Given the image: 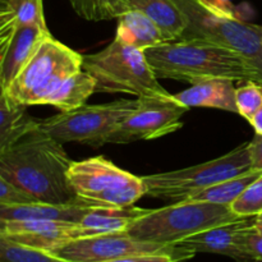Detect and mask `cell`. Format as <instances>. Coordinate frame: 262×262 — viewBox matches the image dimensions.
<instances>
[{
    "instance_id": "obj_25",
    "label": "cell",
    "mask_w": 262,
    "mask_h": 262,
    "mask_svg": "<svg viewBox=\"0 0 262 262\" xmlns=\"http://www.w3.org/2000/svg\"><path fill=\"white\" fill-rule=\"evenodd\" d=\"M235 105L238 114L251 122L253 115L262 106V86L257 82L247 81L235 89Z\"/></svg>"
},
{
    "instance_id": "obj_31",
    "label": "cell",
    "mask_w": 262,
    "mask_h": 262,
    "mask_svg": "<svg viewBox=\"0 0 262 262\" xmlns=\"http://www.w3.org/2000/svg\"><path fill=\"white\" fill-rule=\"evenodd\" d=\"M251 125L255 129V133H258V135H262V106L257 110L253 118L251 119Z\"/></svg>"
},
{
    "instance_id": "obj_28",
    "label": "cell",
    "mask_w": 262,
    "mask_h": 262,
    "mask_svg": "<svg viewBox=\"0 0 262 262\" xmlns=\"http://www.w3.org/2000/svg\"><path fill=\"white\" fill-rule=\"evenodd\" d=\"M248 151L253 170H262V135L255 133L252 141L248 142Z\"/></svg>"
},
{
    "instance_id": "obj_24",
    "label": "cell",
    "mask_w": 262,
    "mask_h": 262,
    "mask_svg": "<svg viewBox=\"0 0 262 262\" xmlns=\"http://www.w3.org/2000/svg\"><path fill=\"white\" fill-rule=\"evenodd\" d=\"M0 262H69L45 251L17 245L0 237Z\"/></svg>"
},
{
    "instance_id": "obj_4",
    "label": "cell",
    "mask_w": 262,
    "mask_h": 262,
    "mask_svg": "<svg viewBox=\"0 0 262 262\" xmlns=\"http://www.w3.org/2000/svg\"><path fill=\"white\" fill-rule=\"evenodd\" d=\"M82 69L96 81V92H122L137 97L171 95L159 83L145 51L118 37L99 53L83 55Z\"/></svg>"
},
{
    "instance_id": "obj_22",
    "label": "cell",
    "mask_w": 262,
    "mask_h": 262,
    "mask_svg": "<svg viewBox=\"0 0 262 262\" xmlns=\"http://www.w3.org/2000/svg\"><path fill=\"white\" fill-rule=\"evenodd\" d=\"M262 174V170H251L241 174V176L233 177V178L223 181L220 183L205 188L197 193L192 194L184 201L193 202H211L217 205H227L230 206L252 182H255ZM183 202V201H182Z\"/></svg>"
},
{
    "instance_id": "obj_16",
    "label": "cell",
    "mask_w": 262,
    "mask_h": 262,
    "mask_svg": "<svg viewBox=\"0 0 262 262\" xmlns=\"http://www.w3.org/2000/svg\"><path fill=\"white\" fill-rule=\"evenodd\" d=\"M138 10L158 25L165 41L181 40L187 22L174 0H124V13Z\"/></svg>"
},
{
    "instance_id": "obj_14",
    "label": "cell",
    "mask_w": 262,
    "mask_h": 262,
    "mask_svg": "<svg viewBox=\"0 0 262 262\" xmlns=\"http://www.w3.org/2000/svg\"><path fill=\"white\" fill-rule=\"evenodd\" d=\"M105 206L110 205L89 201L81 197L66 204H33L25 206L0 205V220H51L79 224L90 212Z\"/></svg>"
},
{
    "instance_id": "obj_20",
    "label": "cell",
    "mask_w": 262,
    "mask_h": 262,
    "mask_svg": "<svg viewBox=\"0 0 262 262\" xmlns=\"http://www.w3.org/2000/svg\"><path fill=\"white\" fill-rule=\"evenodd\" d=\"M146 212H148L147 209L136 207L135 205L127 207H99L86 215L79 224L92 229L97 235L125 232L133 222L143 216Z\"/></svg>"
},
{
    "instance_id": "obj_9",
    "label": "cell",
    "mask_w": 262,
    "mask_h": 262,
    "mask_svg": "<svg viewBox=\"0 0 262 262\" xmlns=\"http://www.w3.org/2000/svg\"><path fill=\"white\" fill-rule=\"evenodd\" d=\"M138 100L120 99L100 105H83L78 109L60 112L45 120L40 128L61 143L78 142L100 147L106 137L137 107Z\"/></svg>"
},
{
    "instance_id": "obj_10",
    "label": "cell",
    "mask_w": 262,
    "mask_h": 262,
    "mask_svg": "<svg viewBox=\"0 0 262 262\" xmlns=\"http://www.w3.org/2000/svg\"><path fill=\"white\" fill-rule=\"evenodd\" d=\"M51 255L69 262H107L133 255H168L177 262L196 253L177 245H160L133 238L127 232H114L72 241L51 251Z\"/></svg>"
},
{
    "instance_id": "obj_11",
    "label": "cell",
    "mask_w": 262,
    "mask_h": 262,
    "mask_svg": "<svg viewBox=\"0 0 262 262\" xmlns=\"http://www.w3.org/2000/svg\"><path fill=\"white\" fill-rule=\"evenodd\" d=\"M138 105L106 137V143H130L155 140L183 127L182 117L189 110L169 96L137 97Z\"/></svg>"
},
{
    "instance_id": "obj_17",
    "label": "cell",
    "mask_w": 262,
    "mask_h": 262,
    "mask_svg": "<svg viewBox=\"0 0 262 262\" xmlns=\"http://www.w3.org/2000/svg\"><path fill=\"white\" fill-rule=\"evenodd\" d=\"M28 25L46 26L42 0H0V48Z\"/></svg>"
},
{
    "instance_id": "obj_21",
    "label": "cell",
    "mask_w": 262,
    "mask_h": 262,
    "mask_svg": "<svg viewBox=\"0 0 262 262\" xmlns=\"http://www.w3.org/2000/svg\"><path fill=\"white\" fill-rule=\"evenodd\" d=\"M26 107L0 92V150L12 145L38 124L40 120L30 117Z\"/></svg>"
},
{
    "instance_id": "obj_15",
    "label": "cell",
    "mask_w": 262,
    "mask_h": 262,
    "mask_svg": "<svg viewBox=\"0 0 262 262\" xmlns=\"http://www.w3.org/2000/svg\"><path fill=\"white\" fill-rule=\"evenodd\" d=\"M234 82L230 79H206L192 84L189 89L173 95L187 107H212L229 113H238L235 105Z\"/></svg>"
},
{
    "instance_id": "obj_8",
    "label": "cell",
    "mask_w": 262,
    "mask_h": 262,
    "mask_svg": "<svg viewBox=\"0 0 262 262\" xmlns=\"http://www.w3.org/2000/svg\"><path fill=\"white\" fill-rule=\"evenodd\" d=\"M68 179L81 199L115 207L132 206L146 194L142 177L123 170L104 156L73 161Z\"/></svg>"
},
{
    "instance_id": "obj_6",
    "label": "cell",
    "mask_w": 262,
    "mask_h": 262,
    "mask_svg": "<svg viewBox=\"0 0 262 262\" xmlns=\"http://www.w3.org/2000/svg\"><path fill=\"white\" fill-rule=\"evenodd\" d=\"M82 66L83 55L50 36L3 94L26 106L43 105L46 97L71 74L81 71Z\"/></svg>"
},
{
    "instance_id": "obj_19",
    "label": "cell",
    "mask_w": 262,
    "mask_h": 262,
    "mask_svg": "<svg viewBox=\"0 0 262 262\" xmlns=\"http://www.w3.org/2000/svg\"><path fill=\"white\" fill-rule=\"evenodd\" d=\"M96 92V81L89 72L81 71L64 79L56 90L46 97L43 105H51L60 112L78 109L86 105L92 94Z\"/></svg>"
},
{
    "instance_id": "obj_1",
    "label": "cell",
    "mask_w": 262,
    "mask_h": 262,
    "mask_svg": "<svg viewBox=\"0 0 262 262\" xmlns=\"http://www.w3.org/2000/svg\"><path fill=\"white\" fill-rule=\"evenodd\" d=\"M73 161L63 143L40 128V122L0 150V177L32 194L40 204H66L77 199L68 179Z\"/></svg>"
},
{
    "instance_id": "obj_2",
    "label": "cell",
    "mask_w": 262,
    "mask_h": 262,
    "mask_svg": "<svg viewBox=\"0 0 262 262\" xmlns=\"http://www.w3.org/2000/svg\"><path fill=\"white\" fill-rule=\"evenodd\" d=\"M143 51L159 79L191 84L215 78L253 81L250 68L237 54L209 41L197 38L165 41Z\"/></svg>"
},
{
    "instance_id": "obj_30",
    "label": "cell",
    "mask_w": 262,
    "mask_h": 262,
    "mask_svg": "<svg viewBox=\"0 0 262 262\" xmlns=\"http://www.w3.org/2000/svg\"><path fill=\"white\" fill-rule=\"evenodd\" d=\"M107 262H177L176 258L168 255H133L117 258Z\"/></svg>"
},
{
    "instance_id": "obj_32",
    "label": "cell",
    "mask_w": 262,
    "mask_h": 262,
    "mask_svg": "<svg viewBox=\"0 0 262 262\" xmlns=\"http://www.w3.org/2000/svg\"><path fill=\"white\" fill-rule=\"evenodd\" d=\"M255 230L258 233V234L262 235V212H261L260 215H256Z\"/></svg>"
},
{
    "instance_id": "obj_5",
    "label": "cell",
    "mask_w": 262,
    "mask_h": 262,
    "mask_svg": "<svg viewBox=\"0 0 262 262\" xmlns=\"http://www.w3.org/2000/svg\"><path fill=\"white\" fill-rule=\"evenodd\" d=\"M239 219L227 205L211 202H174L148 210L128 227L133 238L160 245H177L186 238Z\"/></svg>"
},
{
    "instance_id": "obj_3",
    "label": "cell",
    "mask_w": 262,
    "mask_h": 262,
    "mask_svg": "<svg viewBox=\"0 0 262 262\" xmlns=\"http://www.w3.org/2000/svg\"><path fill=\"white\" fill-rule=\"evenodd\" d=\"M186 17L181 40H205L237 54L262 86V26L238 18L223 0H174Z\"/></svg>"
},
{
    "instance_id": "obj_27",
    "label": "cell",
    "mask_w": 262,
    "mask_h": 262,
    "mask_svg": "<svg viewBox=\"0 0 262 262\" xmlns=\"http://www.w3.org/2000/svg\"><path fill=\"white\" fill-rule=\"evenodd\" d=\"M33 204H40V202L27 191L0 177V205L25 206V205Z\"/></svg>"
},
{
    "instance_id": "obj_29",
    "label": "cell",
    "mask_w": 262,
    "mask_h": 262,
    "mask_svg": "<svg viewBox=\"0 0 262 262\" xmlns=\"http://www.w3.org/2000/svg\"><path fill=\"white\" fill-rule=\"evenodd\" d=\"M245 246L256 260L262 262V235L256 232L255 228L246 233Z\"/></svg>"
},
{
    "instance_id": "obj_13",
    "label": "cell",
    "mask_w": 262,
    "mask_h": 262,
    "mask_svg": "<svg viewBox=\"0 0 262 262\" xmlns=\"http://www.w3.org/2000/svg\"><path fill=\"white\" fill-rule=\"evenodd\" d=\"M50 36L48 26H22L0 48V92L7 91L38 46Z\"/></svg>"
},
{
    "instance_id": "obj_7",
    "label": "cell",
    "mask_w": 262,
    "mask_h": 262,
    "mask_svg": "<svg viewBox=\"0 0 262 262\" xmlns=\"http://www.w3.org/2000/svg\"><path fill=\"white\" fill-rule=\"evenodd\" d=\"M248 142L242 143L227 155L181 170L164 171L142 177L146 196L182 202L192 194L223 181L251 170Z\"/></svg>"
},
{
    "instance_id": "obj_18",
    "label": "cell",
    "mask_w": 262,
    "mask_h": 262,
    "mask_svg": "<svg viewBox=\"0 0 262 262\" xmlns=\"http://www.w3.org/2000/svg\"><path fill=\"white\" fill-rule=\"evenodd\" d=\"M118 19L117 35L125 43L146 50L165 42L160 28L147 15L138 10H128Z\"/></svg>"
},
{
    "instance_id": "obj_26",
    "label": "cell",
    "mask_w": 262,
    "mask_h": 262,
    "mask_svg": "<svg viewBox=\"0 0 262 262\" xmlns=\"http://www.w3.org/2000/svg\"><path fill=\"white\" fill-rule=\"evenodd\" d=\"M239 217L256 216L262 212V174L246 188V191L230 205Z\"/></svg>"
},
{
    "instance_id": "obj_12",
    "label": "cell",
    "mask_w": 262,
    "mask_h": 262,
    "mask_svg": "<svg viewBox=\"0 0 262 262\" xmlns=\"http://www.w3.org/2000/svg\"><path fill=\"white\" fill-rule=\"evenodd\" d=\"M256 216H246L186 238L177 243L194 253H216L235 262H260L245 246V235L255 228Z\"/></svg>"
},
{
    "instance_id": "obj_23",
    "label": "cell",
    "mask_w": 262,
    "mask_h": 262,
    "mask_svg": "<svg viewBox=\"0 0 262 262\" xmlns=\"http://www.w3.org/2000/svg\"><path fill=\"white\" fill-rule=\"evenodd\" d=\"M74 12L86 20L99 22L124 13V0H68Z\"/></svg>"
}]
</instances>
